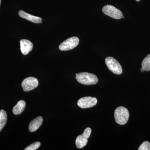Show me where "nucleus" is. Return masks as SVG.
I'll return each instance as SVG.
<instances>
[{
	"label": "nucleus",
	"instance_id": "nucleus-19",
	"mask_svg": "<svg viewBox=\"0 0 150 150\" xmlns=\"http://www.w3.org/2000/svg\"><path fill=\"white\" fill-rule=\"evenodd\" d=\"M136 1H137L139 2V1H141V0H136Z\"/></svg>",
	"mask_w": 150,
	"mask_h": 150
},
{
	"label": "nucleus",
	"instance_id": "nucleus-16",
	"mask_svg": "<svg viewBox=\"0 0 150 150\" xmlns=\"http://www.w3.org/2000/svg\"><path fill=\"white\" fill-rule=\"evenodd\" d=\"M139 150H150V143L148 141L143 142L140 145Z\"/></svg>",
	"mask_w": 150,
	"mask_h": 150
},
{
	"label": "nucleus",
	"instance_id": "nucleus-10",
	"mask_svg": "<svg viewBox=\"0 0 150 150\" xmlns=\"http://www.w3.org/2000/svg\"><path fill=\"white\" fill-rule=\"evenodd\" d=\"M43 121V118L41 116H38L33 120L29 124V131L31 132H35L40 128Z\"/></svg>",
	"mask_w": 150,
	"mask_h": 150
},
{
	"label": "nucleus",
	"instance_id": "nucleus-21",
	"mask_svg": "<svg viewBox=\"0 0 150 150\" xmlns=\"http://www.w3.org/2000/svg\"><path fill=\"white\" fill-rule=\"evenodd\" d=\"M122 18H124V16L122 17Z\"/></svg>",
	"mask_w": 150,
	"mask_h": 150
},
{
	"label": "nucleus",
	"instance_id": "nucleus-13",
	"mask_svg": "<svg viewBox=\"0 0 150 150\" xmlns=\"http://www.w3.org/2000/svg\"><path fill=\"white\" fill-rule=\"evenodd\" d=\"M7 120V115L4 110L0 111V132L5 126Z\"/></svg>",
	"mask_w": 150,
	"mask_h": 150
},
{
	"label": "nucleus",
	"instance_id": "nucleus-11",
	"mask_svg": "<svg viewBox=\"0 0 150 150\" xmlns=\"http://www.w3.org/2000/svg\"><path fill=\"white\" fill-rule=\"evenodd\" d=\"M25 107V103L24 100L19 101L13 109V112L15 115H19L23 112Z\"/></svg>",
	"mask_w": 150,
	"mask_h": 150
},
{
	"label": "nucleus",
	"instance_id": "nucleus-1",
	"mask_svg": "<svg viewBox=\"0 0 150 150\" xmlns=\"http://www.w3.org/2000/svg\"><path fill=\"white\" fill-rule=\"evenodd\" d=\"M76 79L79 83L85 85L96 84L98 82L96 75L88 72L76 74Z\"/></svg>",
	"mask_w": 150,
	"mask_h": 150
},
{
	"label": "nucleus",
	"instance_id": "nucleus-2",
	"mask_svg": "<svg viewBox=\"0 0 150 150\" xmlns=\"http://www.w3.org/2000/svg\"><path fill=\"white\" fill-rule=\"evenodd\" d=\"M114 118L116 123L119 125H123L126 124L129 118V110L123 106L117 108L114 112Z\"/></svg>",
	"mask_w": 150,
	"mask_h": 150
},
{
	"label": "nucleus",
	"instance_id": "nucleus-14",
	"mask_svg": "<svg viewBox=\"0 0 150 150\" xmlns=\"http://www.w3.org/2000/svg\"><path fill=\"white\" fill-rule=\"evenodd\" d=\"M142 68L144 71H150V54L145 57L142 62Z\"/></svg>",
	"mask_w": 150,
	"mask_h": 150
},
{
	"label": "nucleus",
	"instance_id": "nucleus-5",
	"mask_svg": "<svg viewBox=\"0 0 150 150\" xmlns=\"http://www.w3.org/2000/svg\"><path fill=\"white\" fill-rule=\"evenodd\" d=\"M102 12L105 14L116 19L122 18L123 13L121 11L111 5L104 6L102 8Z\"/></svg>",
	"mask_w": 150,
	"mask_h": 150
},
{
	"label": "nucleus",
	"instance_id": "nucleus-8",
	"mask_svg": "<svg viewBox=\"0 0 150 150\" xmlns=\"http://www.w3.org/2000/svg\"><path fill=\"white\" fill-rule=\"evenodd\" d=\"M20 43L21 51L23 55H27L33 48V45L32 42L26 39H22Z\"/></svg>",
	"mask_w": 150,
	"mask_h": 150
},
{
	"label": "nucleus",
	"instance_id": "nucleus-18",
	"mask_svg": "<svg viewBox=\"0 0 150 150\" xmlns=\"http://www.w3.org/2000/svg\"><path fill=\"white\" fill-rule=\"evenodd\" d=\"M141 72H142L143 73V72H144V69H142V68H141Z\"/></svg>",
	"mask_w": 150,
	"mask_h": 150
},
{
	"label": "nucleus",
	"instance_id": "nucleus-6",
	"mask_svg": "<svg viewBox=\"0 0 150 150\" xmlns=\"http://www.w3.org/2000/svg\"><path fill=\"white\" fill-rule=\"evenodd\" d=\"M97 103L96 98L91 97H84L80 98L78 101L77 104L81 108H87L93 107Z\"/></svg>",
	"mask_w": 150,
	"mask_h": 150
},
{
	"label": "nucleus",
	"instance_id": "nucleus-4",
	"mask_svg": "<svg viewBox=\"0 0 150 150\" xmlns=\"http://www.w3.org/2000/svg\"><path fill=\"white\" fill-rule=\"evenodd\" d=\"M79 43V39L77 37H72L68 38L62 42L59 46L61 51H67L76 48Z\"/></svg>",
	"mask_w": 150,
	"mask_h": 150
},
{
	"label": "nucleus",
	"instance_id": "nucleus-12",
	"mask_svg": "<svg viewBox=\"0 0 150 150\" xmlns=\"http://www.w3.org/2000/svg\"><path fill=\"white\" fill-rule=\"evenodd\" d=\"M88 141V139L83 137L82 134L79 135L76 139V146L78 149H82L86 145Z\"/></svg>",
	"mask_w": 150,
	"mask_h": 150
},
{
	"label": "nucleus",
	"instance_id": "nucleus-9",
	"mask_svg": "<svg viewBox=\"0 0 150 150\" xmlns=\"http://www.w3.org/2000/svg\"><path fill=\"white\" fill-rule=\"evenodd\" d=\"M19 16L22 18L25 19L27 20L35 23H42V18L39 17L34 16L24 11H20L18 12Z\"/></svg>",
	"mask_w": 150,
	"mask_h": 150
},
{
	"label": "nucleus",
	"instance_id": "nucleus-17",
	"mask_svg": "<svg viewBox=\"0 0 150 150\" xmlns=\"http://www.w3.org/2000/svg\"><path fill=\"white\" fill-rule=\"evenodd\" d=\"M91 129L90 128H86L85 130L84 131L83 134H82L83 137L87 138V139H88L89 138L91 134Z\"/></svg>",
	"mask_w": 150,
	"mask_h": 150
},
{
	"label": "nucleus",
	"instance_id": "nucleus-20",
	"mask_svg": "<svg viewBox=\"0 0 150 150\" xmlns=\"http://www.w3.org/2000/svg\"><path fill=\"white\" fill-rule=\"evenodd\" d=\"M1 0H0V5H1Z\"/></svg>",
	"mask_w": 150,
	"mask_h": 150
},
{
	"label": "nucleus",
	"instance_id": "nucleus-7",
	"mask_svg": "<svg viewBox=\"0 0 150 150\" xmlns=\"http://www.w3.org/2000/svg\"><path fill=\"white\" fill-rule=\"evenodd\" d=\"M38 85V81L37 79L30 77L25 79L22 83L21 86L23 91L28 92L34 89Z\"/></svg>",
	"mask_w": 150,
	"mask_h": 150
},
{
	"label": "nucleus",
	"instance_id": "nucleus-15",
	"mask_svg": "<svg viewBox=\"0 0 150 150\" xmlns=\"http://www.w3.org/2000/svg\"><path fill=\"white\" fill-rule=\"evenodd\" d=\"M40 146V143L39 142H36L31 144L27 147L25 150H37Z\"/></svg>",
	"mask_w": 150,
	"mask_h": 150
},
{
	"label": "nucleus",
	"instance_id": "nucleus-3",
	"mask_svg": "<svg viewBox=\"0 0 150 150\" xmlns=\"http://www.w3.org/2000/svg\"><path fill=\"white\" fill-rule=\"evenodd\" d=\"M105 63L108 69L115 74H121L123 72L121 64L114 58L108 57L105 59Z\"/></svg>",
	"mask_w": 150,
	"mask_h": 150
}]
</instances>
